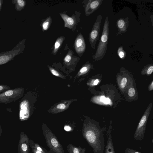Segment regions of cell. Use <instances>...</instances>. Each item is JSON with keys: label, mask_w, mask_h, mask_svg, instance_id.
Here are the masks:
<instances>
[{"label": "cell", "mask_w": 153, "mask_h": 153, "mask_svg": "<svg viewBox=\"0 0 153 153\" xmlns=\"http://www.w3.org/2000/svg\"><path fill=\"white\" fill-rule=\"evenodd\" d=\"M83 133L95 153H103L104 144L102 133L95 127L87 126L84 127Z\"/></svg>", "instance_id": "1"}, {"label": "cell", "mask_w": 153, "mask_h": 153, "mask_svg": "<svg viewBox=\"0 0 153 153\" xmlns=\"http://www.w3.org/2000/svg\"><path fill=\"white\" fill-rule=\"evenodd\" d=\"M109 24L108 16H107L95 53L92 56L93 59L95 60L98 61L102 59L106 53L109 36Z\"/></svg>", "instance_id": "2"}, {"label": "cell", "mask_w": 153, "mask_h": 153, "mask_svg": "<svg viewBox=\"0 0 153 153\" xmlns=\"http://www.w3.org/2000/svg\"><path fill=\"white\" fill-rule=\"evenodd\" d=\"M25 39L20 41L11 50L0 53V65L14 59L16 56L23 53L25 47Z\"/></svg>", "instance_id": "3"}, {"label": "cell", "mask_w": 153, "mask_h": 153, "mask_svg": "<svg viewBox=\"0 0 153 153\" xmlns=\"http://www.w3.org/2000/svg\"><path fill=\"white\" fill-rule=\"evenodd\" d=\"M24 91V88L17 87L0 93V103L7 104L16 101L23 97Z\"/></svg>", "instance_id": "4"}, {"label": "cell", "mask_w": 153, "mask_h": 153, "mask_svg": "<svg viewBox=\"0 0 153 153\" xmlns=\"http://www.w3.org/2000/svg\"><path fill=\"white\" fill-rule=\"evenodd\" d=\"M19 118L21 121L28 119L31 115V105L28 94L25 95L19 102Z\"/></svg>", "instance_id": "5"}, {"label": "cell", "mask_w": 153, "mask_h": 153, "mask_svg": "<svg viewBox=\"0 0 153 153\" xmlns=\"http://www.w3.org/2000/svg\"><path fill=\"white\" fill-rule=\"evenodd\" d=\"M47 144L56 153H64L62 147L53 134L49 129H44Z\"/></svg>", "instance_id": "6"}, {"label": "cell", "mask_w": 153, "mask_h": 153, "mask_svg": "<svg viewBox=\"0 0 153 153\" xmlns=\"http://www.w3.org/2000/svg\"><path fill=\"white\" fill-rule=\"evenodd\" d=\"M102 18V16L100 14L97 16L92 30L89 34V42L91 47L94 50L95 48L96 42L99 38L101 22Z\"/></svg>", "instance_id": "7"}, {"label": "cell", "mask_w": 153, "mask_h": 153, "mask_svg": "<svg viewBox=\"0 0 153 153\" xmlns=\"http://www.w3.org/2000/svg\"><path fill=\"white\" fill-rule=\"evenodd\" d=\"M152 106V103H151L141 118L134 133V139L142 140L143 138L147 121L151 110Z\"/></svg>", "instance_id": "8"}, {"label": "cell", "mask_w": 153, "mask_h": 153, "mask_svg": "<svg viewBox=\"0 0 153 153\" xmlns=\"http://www.w3.org/2000/svg\"><path fill=\"white\" fill-rule=\"evenodd\" d=\"M102 1V0H88L85 7V15L89 16L99 8Z\"/></svg>", "instance_id": "9"}, {"label": "cell", "mask_w": 153, "mask_h": 153, "mask_svg": "<svg viewBox=\"0 0 153 153\" xmlns=\"http://www.w3.org/2000/svg\"><path fill=\"white\" fill-rule=\"evenodd\" d=\"M18 149L19 153H29L28 138L22 132L21 133Z\"/></svg>", "instance_id": "10"}, {"label": "cell", "mask_w": 153, "mask_h": 153, "mask_svg": "<svg viewBox=\"0 0 153 153\" xmlns=\"http://www.w3.org/2000/svg\"><path fill=\"white\" fill-rule=\"evenodd\" d=\"M74 45L77 53L81 54L84 53L86 49V45L83 36L81 33H79L76 36Z\"/></svg>", "instance_id": "11"}, {"label": "cell", "mask_w": 153, "mask_h": 153, "mask_svg": "<svg viewBox=\"0 0 153 153\" xmlns=\"http://www.w3.org/2000/svg\"><path fill=\"white\" fill-rule=\"evenodd\" d=\"M129 18L126 17L125 18H121L118 19L116 22V26L117 28V32L116 35L117 36L127 31L129 25Z\"/></svg>", "instance_id": "12"}, {"label": "cell", "mask_w": 153, "mask_h": 153, "mask_svg": "<svg viewBox=\"0 0 153 153\" xmlns=\"http://www.w3.org/2000/svg\"><path fill=\"white\" fill-rule=\"evenodd\" d=\"M59 14L64 22V27L72 29L76 24V19L74 16L70 17L66 14L60 13Z\"/></svg>", "instance_id": "13"}, {"label": "cell", "mask_w": 153, "mask_h": 153, "mask_svg": "<svg viewBox=\"0 0 153 153\" xmlns=\"http://www.w3.org/2000/svg\"><path fill=\"white\" fill-rule=\"evenodd\" d=\"M71 102V100L62 102L55 106L50 111L53 113H57L63 111L68 108Z\"/></svg>", "instance_id": "14"}, {"label": "cell", "mask_w": 153, "mask_h": 153, "mask_svg": "<svg viewBox=\"0 0 153 153\" xmlns=\"http://www.w3.org/2000/svg\"><path fill=\"white\" fill-rule=\"evenodd\" d=\"M12 3L15 4V8L17 11L22 10L26 4V2L25 0H13Z\"/></svg>", "instance_id": "15"}, {"label": "cell", "mask_w": 153, "mask_h": 153, "mask_svg": "<svg viewBox=\"0 0 153 153\" xmlns=\"http://www.w3.org/2000/svg\"><path fill=\"white\" fill-rule=\"evenodd\" d=\"M65 39V37L63 36H60L56 39L54 44V49L53 51V53L54 55H55L57 53Z\"/></svg>", "instance_id": "16"}, {"label": "cell", "mask_w": 153, "mask_h": 153, "mask_svg": "<svg viewBox=\"0 0 153 153\" xmlns=\"http://www.w3.org/2000/svg\"><path fill=\"white\" fill-rule=\"evenodd\" d=\"M52 23V19L51 16L48 17L42 24V27L43 31L47 30Z\"/></svg>", "instance_id": "17"}, {"label": "cell", "mask_w": 153, "mask_h": 153, "mask_svg": "<svg viewBox=\"0 0 153 153\" xmlns=\"http://www.w3.org/2000/svg\"><path fill=\"white\" fill-rule=\"evenodd\" d=\"M68 148L69 153H85V149L77 148L72 145H70Z\"/></svg>", "instance_id": "18"}, {"label": "cell", "mask_w": 153, "mask_h": 153, "mask_svg": "<svg viewBox=\"0 0 153 153\" xmlns=\"http://www.w3.org/2000/svg\"><path fill=\"white\" fill-rule=\"evenodd\" d=\"M91 67V65L90 63H86L80 70L77 74V75L79 76L85 74L89 70Z\"/></svg>", "instance_id": "19"}, {"label": "cell", "mask_w": 153, "mask_h": 153, "mask_svg": "<svg viewBox=\"0 0 153 153\" xmlns=\"http://www.w3.org/2000/svg\"><path fill=\"white\" fill-rule=\"evenodd\" d=\"M117 53L118 56L121 59H124L126 55V53L124 50L122 46H120L118 48L117 50Z\"/></svg>", "instance_id": "20"}, {"label": "cell", "mask_w": 153, "mask_h": 153, "mask_svg": "<svg viewBox=\"0 0 153 153\" xmlns=\"http://www.w3.org/2000/svg\"><path fill=\"white\" fill-rule=\"evenodd\" d=\"M111 139H109L108 140L106 147V152L105 153H115L114 151L113 145Z\"/></svg>", "instance_id": "21"}, {"label": "cell", "mask_w": 153, "mask_h": 153, "mask_svg": "<svg viewBox=\"0 0 153 153\" xmlns=\"http://www.w3.org/2000/svg\"><path fill=\"white\" fill-rule=\"evenodd\" d=\"M73 54V51L70 49L64 58V62L65 63H68L71 61Z\"/></svg>", "instance_id": "22"}, {"label": "cell", "mask_w": 153, "mask_h": 153, "mask_svg": "<svg viewBox=\"0 0 153 153\" xmlns=\"http://www.w3.org/2000/svg\"><path fill=\"white\" fill-rule=\"evenodd\" d=\"M48 68L51 73L53 75L59 77L63 78V76L59 74L56 70L50 66H48Z\"/></svg>", "instance_id": "23"}, {"label": "cell", "mask_w": 153, "mask_h": 153, "mask_svg": "<svg viewBox=\"0 0 153 153\" xmlns=\"http://www.w3.org/2000/svg\"><path fill=\"white\" fill-rule=\"evenodd\" d=\"M11 89L10 87L5 85H0V93Z\"/></svg>", "instance_id": "24"}, {"label": "cell", "mask_w": 153, "mask_h": 153, "mask_svg": "<svg viewBox=\"0 0 153 153\" xmlns=\"http://www.w3.org/2000/svg\"><path fill=\"white\" fill-rule=\"evenodd\" d=\"M100 100L105 103H109L110 102V100L108 98H106L104 96H102L100 97Z\"/></svg>", "instance_id": "25"}, {"label": "cell", "mask_w": 153, "mask_h": 153, "mask_svg": "<svg viewBox=\"0 0 153 153\" xmlns=\"http://www.w3.org/2000/svg\"><path fill=\"white\" fill-rule=\"evenodd\" d=\"M127 82V79L126 78L124 77L122 79L120 85L121 88H123L125 87Z\"/></svg>", "instance_id": "26"}, {"label": "cell", "mask_w": 153, "mask_h": 153, "mask_svg": "<svg viewBox=\"0 0 153 153\" xmlns=\"http://www.w3.org/2000/svg\"><path fill=\"white\" fill-rule=\"evenodd\" d=\"M135 93V90L134 88H131L129 89L128 91V94L131 97L133 96Z\"/></svg>", "instance_id": "27"}, {"label": "cell", "mask_w": 153, "mask_h": 153, "mask_svg": "<svg viewBox=\"0 0 153 153\" xmlns=\"http://www.w3.org/2000/svg\"><path fill=\"white\" fill-rule=\"evenodd\" d=\"M147 71V73L148 74H151L152 73L153 71V66L152 65H151L148 67Z\"/></svg>", "instance_id": "28"}, {"label": "cell", "mask_w": 153, "mask_h": 153, "mask_svg": "<svg viewBox=\"0 0 153 153\" xmlns=\"http://www.w3.org/2000/svg\"><path fill=\"white\" fill-rule=\"evenodd\" d=\"M126 153H141L130 149H127L126 150Z\"/></svg>", "instance_id": "29"}, {"label": "cell", "mask_w": 153, "mask_h": 153, "mask_svg": "<svg viewBox=\"0 0 153 153\" xmlns=\"http://www.w3.org/2000/svg\"><path fill=\"white\" fill-rule=\"evenodd\" d=\"M71 129V127L68 126H66L64 127V129L67 131H69Z\"/></svg>", "instance_id": "30"}, {"label": "cell", "mask_w": 153, "mask_h": 153, "mask_svg": "<svg viewBox=\"0 0 153 153\" xmlns=\"http://www.w3.org/2000/svg\"><path fill=\"white\" fill-rule=\"evenodd\" d=\"M3 0H0V13L1 11V9L3 3Z\"/></svg>", "instance_id": "31"}, {"label": "cell", "mask_w": 153, "mask_h": 153, "mask_svg": "<svg viewBox=\"0 0 153 153\" xmlns=\"http://www.w3.org/2000/svg\"><path fill=\"white\" fill-rule=\"evenodd\" d=\"M99 82V80L97 79L94 80V85H97Z\"/></svg>", "instance_id": "32"}, {"label": "cell", "mask_w": 153, "mask_h": 153, "mask_svg": "<svg viewBox=\"0 0 153 153\" xmlns=\"http://www.w3.org/2000/svg\"><path fill=\"white\" fill-rule=\"evenodd\" d=\"M150 90H152L153 89V81H152L151 84L150 86Z\"/></svg>", "instance_id": "33"}, {"label": "cell", "mask_w": 153, "mask_h": 153, "mask_svg": "<svg viewBox=\"0 0 153 153\" xmlns=\"http://www.w3.org/2000/svg\"><path fill=\"white\" fill-rule=\"evenodd\" d=\"M37 149L40 152H41L42 151V149H41V148L39 147H38L37 148Z\"/></svg>", "instance_id": "34"}, {"label": "cell", "mask_w": 153, "mask_h": 153, "mask_svg": "<svg viewBox=\"0 0 153 153\" xmlns=\"http://www.w3.org/2000/svg\"><path fill=\"white\" fill-rule=\"evenodd\" d=\"M1 126H0V132H1Z\"/></svg>", "instance_id": "35"}]
</instances>
